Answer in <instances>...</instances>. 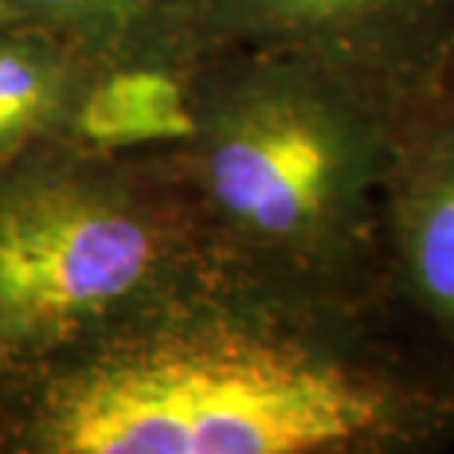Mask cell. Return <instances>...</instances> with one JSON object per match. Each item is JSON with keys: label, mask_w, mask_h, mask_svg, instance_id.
<instances>
[{"label": "cell", "mask_w": 454, "mask_h": 454, "mask_svg": "<svg viewBox=\"0 0 454 454\" xmlns=\"http://www.w3.org/2000/svg\"><path fill=\"white\" fill-rule=\"evenodd\" d=\"M215 275L160 148L77 136L0 166V375Z\"/></svg>", "instance_id": "3"}, {"label": "cell", "mask_w": 454, "mask_h": 454, "mask_svg": "<svg viewBox=\"0 0 454 454\" xmlns=\"http://www.w3.org/2000/svg\"><path fill=\"white\" fill-rule=\"evenodd\" d=\"M9 18V0H0V21Z\"/></svg>", "instance_id": "8"}, {"label": "cell", "mask_w": 454, "mask_h": 454, "mask_svg": "<svg viewBox=\"0 0 454 454\" xmlns=\"http://www.w3.org/2000/svg\"><path fill=\"white\" fill-rule=\"evenodd\" d=\"M372 307L454 393V98L398 133Z\"/></svg>", "instance_id": "5"}, {"label": "cell", "mask_w": 454, "mask_h": 454, "mask_svg": "<svg viewBox=\"0 0 454 454\" xmlns=\"http://www.w3.org/2000/svg\"><path fill=\"white\" fill-rule=\"evenodd\" d=\"M195 51L307 59L404 127L454 98V0H198Z\"/></svg>", "instance_id": "4"}, {"label": "cell", "mask_w": 454, "mask_h": 454, "mask_svg": "<svg viewBox=\"0 0 454 454\" xmlns=\"http://www.w3.org/2000/svg\"><path fill=\"white\" fill-rule=\"evenodd\" d=\"M454 393L375 307L204 275L0 375V454H434Z\"/></svg>", "instance_id": "1"}, {"label": "cell", "mask_w": 454, "mask_h": 454, "mask_svg": "<svg viewBox=\"0 0 454 454\" xmlns=\"http://www.w3.org/2000/svg\"><path fill=\"white\" fill-rule=\"evenodd\" d=\"M198 0H9V18L42 27L98 74H186L195 51Z\"/></svg>", "instance_id": "6"}, {"label": "cell", "mask_w": 454, "mask_h": 454, "mask_svg": "<svg viewBox=\"0 0 454 454\" xmlns=\"http://www.w3.org/2000/svg\"><path fill=\"white\" fill-rule=\"evenodd\" d=\"M402 124L286 53L210 51L186 71V127L157 145L215 275L328 307H372L380 195Z\"/></svg>", "instance_id": "2"}, {"label": "cell", "mask_w": 454, "mask_h": 454, "mask_svg": "<svg viewBox=\"0 0 454 454\" xmlns=\"http://www.w3.org/2000/svg\"><path fill=\"white\" fill-rule=\"evenodd\" d=\"M98 71L66 42L15 18L0 21V166L77 133Z\"/></svg>", "instance_id": "7"}]
</instances>
